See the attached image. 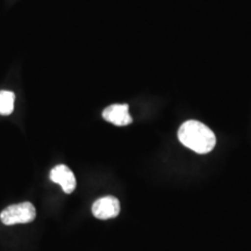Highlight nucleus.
Segmentation results:
<instances>
[{"mask_svg": "<svg viewBox=\"0 0 251 251\" xmlns=\"http://www.w3.org/2000/svg\"><path fill=\"white\" fill-rule=\"evenodd\" d=\"M178 139L183 146L200 155L211 152L216 144L215 134L197 120L184 122L178 130Z\"/></svg>", "mask_w": 251, "mask_h": 251, "instance_id": "f257e3e1", "label": "nucleus"}, {"mask_svg": "<svg viewBox=\"0 0 251 251\" xmlns=\"http://www.w3.org/2000/svg\"><path fill=\"white\" fill-rule=\"evenodd\" d=\"M36 218V209L31 202H21L11 205L0 213V220L6 226L29 224Z\"/></svg>", "mask_w": 251, "mask_h": 251, "instance_id": "f03ea898", "label": "nucleus"}, {"mask_svg": "<svg viewBox=\"0 0 251 251\" xmlns=\"http://www.w3.org/2000/svg\"><path fill=\"white\" fill-rule=\"evenodd\" d=\"M120 201L115 197L107 196L100 198L92 205V213L97 219L108 220L117 218L120 213Z\"/></svg>", "mask_w": 251, "mask_h": 251, "instance_id": "7ed1b4c3", "label": "nucleus"}, {"mask_svg": "<svg viewBox=\"0 0 251 251\" xmlns=\"http://www.w3.org/2000/svg\"><path fill=\"white\" fill-rule=\"evenodd\" d=\"M50 179L56 184H59L62 186V190L67 194H71L76 190V177L74 172L68 168L67 165L59 164L52 168L50 171Z\"/></svg>", "mask_w": 251, "mask_h": 251, "instance_id": "20e7f679", "label": "nucleus"}, {"mask_svg": "<svg viewBox=\"0 0 251 251\" xmlns=\"http://www.w3.org/2000/svg\"><path fill=\"white\" fill-rule=\"evenodd\" d=\"M102 118L119 127L128 126L133 122L127 103H114V105L108 106L107 108L103 109Z\"/></svg>", "mask_w": 251, "mask_h": 251, "instance_id": "39448f33", "label": "nucleus"}, {"mask_svg": "<svg viewBox=\"0 0 251 251\" xmlns=\"http://www.w3.org/2000/svg\"><path fill=\"white\" fill-rule=\"evenodd\" d=\"M15 94L11 91H0V114L9 115L14 109Z\"/></svg>", "mask_w": 251, "mask_h": 251, "instance_id": "423d86ee", "label": "nucleus"}]
</instances>
